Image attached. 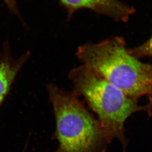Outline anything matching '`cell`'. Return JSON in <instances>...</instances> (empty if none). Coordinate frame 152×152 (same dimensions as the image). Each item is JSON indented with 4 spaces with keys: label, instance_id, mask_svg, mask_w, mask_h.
<instances>
[{
    "label": "cell",
    "instance_id": "obj_1",
    "mask_svg": "<svg viewBox=\"0 0 152 152\" xmlns=\"http://www.w3.org/2000/svg\"><path fill=\"white\" fill-rule=\"evenodd\" d=\"M82 65L132 99L152 96V69L129 54L125 39L112 37L98 43L86 42L75 53Z\"/></svg>",
    "mask_w": 152,
    "mask_h": 152
},
{
    "label": "cell",
    "instance_id": "obj_2",
    "mask_svg": "<svg viewBox=\"0 0 152 152\" xmlns=\"http://www.w3.org/2000/svg\"><path fill=\"white\" fill-rule=\"evenodd\" d=\"M69 79L78 96H83L90 107L97 114L109 142L118 139L123 152L128 140L124 125L126 119L136 112L151 113V104L139 105L137 100L126 96L104 78L82 65L70 70Z\"/></svg>",
    "mask_w": 152,
    "mask_h": 152
},
{
    "label": "cell",
    "instance_id": "obj_3",
    "mask_svg": "<svg viewBox=\"0 0 152 152\" xmlns=\"http://www.w3.org/2000/svg\"><path fill=\"white\" fill-rule=\"evenodd\" d=\"M56 120L55 152H105L109 141L98 120L78 96L53 84L47 86Z\"/></svg>",
    "mask_w": 152,
    "mask_h": 152
},
{
    "label": "cell",
    "instance_id": "obj_4",
    "mask_svg": "<svg viewBox=\"0 0 152 152\" xmlns=\"http://www.w3.org/2000/svg\"><path fill=\"white\" fill-rule=\"evenodd\" d=\"M59 2L66 10L68 21L76 11L83 9L122 22L128 21L136 12L133 6L120 0H59Z\"/></svg>",
    "mask_w": 152,
    "mask_h": 152
},
{
    "label": "cell",
    "instance_id": "obj_5",
    "mask_svg": "<svg viewBox=\"0 0 152 152\" xmlns=\"http://www.w3.org/2000/svg\"><path fill=\"white\" fill-rule=\"evenodd\" d=\"M30 56V52L28 51L15 57L9 41L4 42L0 51V106L9 95L16 77Z\"/></svg>",
    "mask_w": 152,
    "mask_h": 152
},
{
    "label": "cell",
    "instance_id": "obj_6",
    "mask_svg": "<svg viewBox=\"0 0 152 152\" xmlns=\"http://www.w3.org/2000/svg\"><path fill=\"white\" fill-rule=\"evenodd\" d=\"M152 39L145 42L142 45L136 48L128 49V51L131 56L140 60L143 57H149L152 56Z\"/></svg>",
    "mask_w": 152,
    "mask_h": 152
},
{
    "label": "cell",
    "instance_id": "obj_7",
    "mask_svg": "<svg viewBox=\"0 0 152 152\" xmlns=\"http://www.w3.org/2000/svg\"><path fill=\"white\" fill-rule=\"evenodd\" d=\"M4 3L6 7L8 9L9 12L12 13L13 15L16 16L17 18L20 20L22 25L25 27L26 26V23L22 17L21 14L19 9L16 0H2Z\"/></svg>",
    "mask_w": 152,
    "mask_h": 152
},
{
    "label": "cell",
    "instance_id": "obj_8",
    "mask_svg": "<svg viewBox=\"0 0 152 152\" xmlns=\"http://www.w3.org/2000/svg\"><path fill=\"white\" fill-rule=\"evenodd\" d=\"M25 151H26V149H25L24 151L23 152H25Z\"/></svg>",
    "mask_w": 152,
    "mask_h": 152
}]
</instances>
